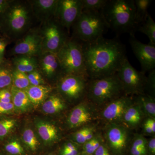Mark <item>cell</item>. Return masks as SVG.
<instances>
[{"instance_id": "obj_1", "label": "cell", "mask_w": 155, "mask_h": 155, "mask_svg": "<svg viewBox=\"0 0 155 155\" xmlns=\"http://www.w3.org/2000/svg\"><path fill=\"white\" fill-rule=\"evenodd\" d=\"M87 74L89 79L115 75L126 58V47L119 39L101 37L81 43Z\"/></svg>"}, {"instance_id": "obj_2", "label": "cell", "mask_w": 155, "mask_h": 155, "mask_svg": "<svg viewBox=\"0 0 155 155\" xmlns=\"http://www.w3.org/2000/svg\"><path fill=\"white\" fill-rule=\"evenodd\" d=\"M135 11L134 0H107L101 12L110 28L117 35H134Z\"/></svg>"}, {"instance_id": "obj_3", "label": "cell", "mask_w": 155, "mask_h": 155, "mask_svg": "<svg viewBox=\"0 0 155 155\" xmlns=\"http://www.w3.org/2000/svg\"><path fill=\"white\" fill-rule=\"evenodd\" d=\"M0 28L11 39L19 38L27 32L33 17L30 4L22 1H11L2 15Z\"/></svg>"}, {"instance_id": "obj_4", "label": "cell", "mask_w": 155, "mask_h": 155, "mask_svg": "<svg viewBox=\"0 0 155 155\" xmlns=\"http://www.w3.org/2000/svg\"><path fill=\"white\" fill-rule=\"evenodd\" d=\"M72 28L71 37L84 43L103 36L110 27L101 11L82 10Z\"/></svg>"}, {"instance_id": "obj_5", "label": "cell", "mask_w": 155, "mask_h": 155, "mask_svg": "<svg viewBox=\"0 0 155 155\" xmlns=\"http://www.w3.org/2000/svg\"><path fill=\"white\" fill-rule=\"evenodd\" d=\"M125 95L122 84L116 74L89 80L86 98L94 105H105Z\"/></svg>"}, {"instance_id": "obj_6", "label": "cell", "mask_w": 155, "mask_h": 155, "mask_svg": "<svg viewBox=\"0 0 155 155\" xmlns=\"http://www.w3.org/2000/svg\"><path fill=\"white\" fill-rule=\"evenodd\" d=\"M57 55L64 75H83L88 77L82 45L79 41L70 37Z\"/></svg>"}, {"instance_id": "obj_7", "label": "cell", "mask_w": 155, "mask_h": 155, "mask_svg": "<svg viewBox=\"0 0 155 155\" xmlns=\"http://www.w3.org/2000/svg\"><path fill=\"white\" fill-rule=\"evenodd\" d=\"M116 74L121 81L125 95L144 94L147 78L145 73L136 70L127 57Z\"/></svg>"}, {"instance_id": "obj_8", "label": "cell", "mask_w": 155, "mask_h": 155, "mask_svg": "<svg viewBox=\"0 0 155 155\" xmlns=\"http://www.w3.org/2000/svg\"><path fill=\"white\" fill-rule=\"evenodd\" d=\"M43 24L40 31L42 52H50L57 54L70 38L69 33L55 18Z\"/></svg>"}, {"instance_id": "obj_9", "label": "cell", "mask_w": 155, "mask_h": 155, "mask_svg": "<svg viewBox=\"0 0 155 155\" xmlns=\"http://www.w3.org/2000/svg\"><path fill=\"white\" fill-rule=\"evenodd\" d=\"M89 79L83 75H64L58 81L59 95L64 100L75 101L86 97Z\"/></svg>"}, {"instance_id": "obj_10", "label": "cell", "mask_w": 155, "mask_h": 155, "mask_svg": "<svg viewBox=\"0 0 155 155\" xmlns=\"http://www.w3.org/2000/svg\"><path fill=\"white\" fill-rule=\"evenodd\" d=\"M127 128L122 124L107 123L104 129L106 145L114 155H123L129 141L130 134Z\"/></svg>"}, {"instance_id": "obj_11", "label": "cell", "mask_w": 155, "mask_h": 155, "mask_svg": "<svg viewBox=\"0 0 155 155\" xmlns=\"http://www.w3.org/2000/svg\"><path fill=\"white\" fill-rule=\"evenodd\" d=\"M82 11L81 0H58L55 19L69 33Z\"/></svg>"}, {"instance_id": "obj_12", "label": "cell", "mask_w": 155, "mask_h": 155, "mask_svg": "<svg viewBox=\"0 0 155 155\" xmlns=\"http://www.w3.org/2000/svg\"><path fill=\"white\" fill-rule=\"evenodd\" d=\"M42 52L41 37L40 31L33 30L27 31L17 41L11 50V54L38 58Z\"/></svg>"}, {"instance_id": "obj_13", "label": "cell", "mask_w": 155, "mask_h": 155, "mask_svg": "<svg viewBox=\"0 0 155 155\" xmlns=\"http://www.w3.org/2000/svg\"><path fill=\"white\" fill-rule=\"evenodd\" d=\"M133 103L132 97L122 96L106 104L101 111L100 116L107 123L122 124L125 112Z\"/></svg>"}, {"instance_id": "obj_14", "label": "cell", "mask_w": 155, "mask_h": 155, "mask_svg": "<svg viewBox=\"0 0 155 155\" xmlns=\"http://www.w3.org/2000/svg\"><path fill=\"white\" fill-rule=\"evenodd\" d=\"M93 105L87 100L75 106L67 117L68 127L70 129H74L90 124L97 116L96 112Z\"/></svg>"}, {"instance_id": "obj_15", "label": "cell", "mask_w": 155, "mask_h": 155, "mask_svg": "<svg viewBox=\"0 0 155 155\" xmlns=\"http://www.w3.org/2000/svg\"><path fill=\"white\" fill-rule=\"evenodd\" d=\"M129 43L134 54L140 64L142 72L146 73L155 68V45L145 44L130 35Z\"/></svg>"}, {"instance_id": "obj_16", "label": "cell", "mask_w": 155, "mask_h": 155, "mask_svg": "<svg viewBox=\"0 0 155 155\" xmlns=\"http://www.w3.org/2000/svg\"><path fill=\"white\" fill-rule=\"evenodd\" d=\"M38 70L48 79L56 78L59 80L64 74L57 54L43 52L38 57Z\"/></svg>"}, {"instance_id": "obj_17", "label": "cell", "mask_w": 155, "mask_h": 155, "mask_svg": "<svg viewBox=\"0 0 155 155\" xmlns=\"http://www.w3.org/2000/svg\"><path fill=\"white\" fill-rule=\"evenodd\" d=\"M58 0H34L28 1L32 14L41 23L54 19Z\"/></svg>"}, {"instance_id": "obj_18", "label": "cell", "mask_w": 155, "mask_h": 155, "mask_svg": "<svg viewBox=\"0 0 155 155\" xmlns=\"http://www.w3.org/2000/svg\"><path fill=\"white\" fill-rule=\"evenodd\" d=\"M145 118L139 106L133 103L125 112L122 125L128 130L134 129L141 125Z\"/></svg>"}, {"instance_id": "obj_19", "label": "cell", "mask_w": 155, "mask_h": 155, "mask_svg": "<svg viewBox=\"0 0 155 155\" xmlns=\"http://www.w3.org/2000/svg\"><path fill=\"white\" fill-rule=\"evenodd\" d=\"M36 126L39 135L46 144H52L59 139V130L55 125L40 120L36 122Z\"/></svg>"}, {"instance_id": "obj_20", "label": "cell", "mask_w": 155, "mask_h": 155, "mask_svg": "<svg viewBox=\"0 0 155 155\" xmlns=\"http://www.w3.org/2000/svg\"><path fill=\"white\" fill-rule=\"evenodd\" d=\"M32 105L37 107L47 99L52 91L51 86L40 85L38 86L30 85L24 90Z\"/></svg>"}, {"instance_id": "obj_21", "label": "cell", "mask_w": 155, "mask_h": 155, "mask_svg": "<svg viewBox=\"0 0 155 155\" xmlns=\"http://www.w3.org/2000/svg\"><path fill=\"white\" fill-rule=\"evenodd\" d=\"M14 69L28 74L38 69V58L26 56H15L12 61Z\"/></svg>"}, {"instance_id": "obj_22", "label": "cell", "mask_w": 155, "mask_h": 155, "mask_svg": "<svg viewBox=\"0 0 155 155\" xmlns=\"http://www.w3.org/2000/svg\"><path fill=\"white\" fill-rule=\"evenodd\" d=\"M12 94V102L14 110L19 113H25L31 107V103L24 90L19 89L12 86L11 89Z\"/></svg>"}, {"instance_id": "obj_23", "label": "cell", "mask_w": 155, "mask_h": 155, "mask_svg": "<svg viewBox=\"0 0 155 155\" xmlns=\"http://www.w3.org/2000/svg\"><path fill=\"white\" fill-rule=\"evenodd\" d=\"M132 98L134 103L139 106L146 118L155 119V98L145 94L134 95Z\"/></svg>"}, {"instance_id": "obj_24", "label": "cell", "mask_w": 155, "mask_h": 155, "mask_svg": "<svg viewBox=\"0 0 155 155\" xmlns=\"http://www.w3.org/2000/svg\"><path fill=\"white\" fill-rule=\"evenodd\" d=\"M65 101L60 95L54 94L48 97L43 103L42 110L47 114H58L66 108Z\"/></svg>"}, {"instance_id": "obj_25", "label": "cell", "mask_w": 155, "mask_h": 155, "mask_svg": "<svg viewBox=\"0 0 155 155\" xmlns=\"http://www.w3.org/2000/svg\"><path fill=\"white\" fill-rule=\"evenodd\" d=\"M96 128L91 124L85 125L77 130L72 137L73 142L78 145H83L94 137Z\"/></svg>"}, {"instance_id": "obj_26", "label": "cell", "mask_w": 155, "mask_h": 155, "mask_svg": "<svg viewBox=\"0 0 155 155\" xmlns=\"http://www.w3.org/2000/svg\"><path fill=\"white\" fill-rule=\"evenodd\" d=\"M134 2L135 8L134 21L137 30V27L144 22L149 14L148 10L153 2V1L134 0Z\"/></svg>"}, {"instance_id": "obj_27", "label": "cell", "mask_w": 155, "mask_h": 155, "mask_svg": "<svg viewBox=\"0 0 155 155\" xmlns=\"http://www.w3.org/2000/svg\"><path fill=\"white\" fill-rule=\"evenodd\" d=\"M130 153L131 155H148L147 140L142 134H137L131 142Z\"/></svg>"}, {"instance_id": "obj_28", "label": "cell", "mask_w": 155, "mask_h": 155, "mask_svg": "<svg viewBox=\"0 0 155 155\" xmlns=\"http://www.w3.org/2000/svg\"><path fill=\"white\" fill-rule=\"evenodd\" d=\"M137 30L147 36L150 44L155 45V22L150 14L144 22L139 25Z\"/></svg>"}, {"instance_id": "obj_29", "label": "cell", "mask_w": 155, "mask_h": 155, "mask_svg": "<svg viewBox=\"0 0 155 155\" xmlns=\"http://www.w3.org/2000/svg\"><path fill=\"white\" fill-rule=\"evenodd\" d=\"M13 67L3 62L0 64V90L9 89L12 86Z\"/></svg>"}, {"instance_id": "obj_30", "label": "cell", "mask_w": 155, "mask_h": 155, "mask_svg": "<svg viewBox=\"0 0 155 155\" xmlns=\"http://www.w3.org/2000/svg\"><path fill=\"white\" fill-rule=\"evenodd\" d=\"M22 141L25 146L31 152L36 151L38 147L39 142L34 131L31 128H25L22 134Z\"/></svg>"}, {"instance_id": "obj_31", "label": "cell", "mask_w": 155, "mask_h": 155, "mask_svg": "<svg viewBox=\"0 0 155 155\" xmlns=\"http://www.w3.org/2000/svg\"><path fill=\"white\" fill-rule=\"evenodd\" d=\"M12 86L19 89L25 90L30 86L27 75L13 68Z\"/></svg>"}, {"instance_id": "obj_32", "label": "cell", "mask_w": 155, "mask_h": 155, "mask_svg": "<svg viewBox=\"0 0 155 155\" xmlns=\"http://www.w3.org/2000/svg\"><path fill=\"white\" fill-rule=\"evenodd\" d=\"M103 142H104V140L101 136L96 134L93 138L83 145L81 154L94 155Z\"/></svg>"}, {"instance_id": "obj_33", "label": "cell", "mask_w": 155, "mask_h": 155, "mask_svg": "<svg viewBox=\"0 0 155 155\" xmlns=\"http://www.w3.org/2000/svg\"><path fill=\"white\" fill-rule=\"evenodd\" d=\"M82 10L101 11L104 8L107 0H81Z\"/></svg>"}, {"instance_id": "obj_34", "label": "cell", "mask_w": 155, "mask_h": 155, "mask_svg": "<svg viewBox=\"0 0 155 155\" xmlns=\"http://www.w3.org/2000/svg\"><path fill=\"white\" fill-rule=\"evenodd\" d=\"M16 124L14 119H0V140H3L13 130Z\"/></svg>"}, {"instance_id": "obj_35", "label": "cell", "mask_w": 155, "mask_h": 155, "mask_svg": "<svg viewBox=\"0 0 155 155\" xmlns=\"http://www.w3.org/2000/svg\"><path fill=\"white\" fill-rule=\"evenodd\" d=\"M5 150L10 155H24L25 153L23 147L19 141L11 140L5 145Z\"/></svg>"}, {"instance_id": "obj_36", "label": "cell", "mask_w": 155, "mask_h": 155, "mask_svg": "<svg viewBox=\"0 0 155 155\" xmlns=\"http://www.w3.org/2000/svg\"><path fill=\"white\" fill-rule=\"evenodd\" d=\"M155 69L150 71L148 76L147 77L145 94L155 98Z\"/></svg>"}, {"instance_id": "obj_37", "label": "cell", "mask_w": 155, "mask_h": 155, "mask_svg": "<svg viewBox=\"0 0 155 155\" xmlns=\"http://www.w3.org/2000/svg\"><path fill=\"white\" fill-rule=\"evenodd\" d=\"M27 75L30 85L38 86L45 84L42 75L41 74L38 69L28 73Z\"/></svg>"}, {"instance_id": "obj_38", "label": "cell", "mask_w": 155, "mask_h": 155, "mask_svg": "<svg viewBox=\"0 0 155 155\" xmlns=\"http://www.w3.org/2000/svg\"><path fill=\"white\" fill-rule=\"evenodd\" d=\"M14 110L12 102L6 103L0 101V115L11 114Z\"/></svg>"}, {"instance_id": "obj_39", "label": "cell", "mask_w": 155, "mask_h": 155, "mask_svg": "<svg viewBox=\"0 0 155 155\" xmlns=\"http://www.w3.org/2000/svg\"><path fill=\"white\" fill-rule=\"evenodd\" d=\"M0 101L6 103L12 102L11 89H3L0 90Z\"/></svg>"}, {"instance_id": "obj_40", "label": "cell", "mask_w": 155, "mask_h": 155, "mask_svg": "<svg viewBox=\"0 0 155 155\" xmlns=\"http://www.w3.org/2000/svg\"><path fill=\"white\" fill-rule=\"evenodd\" d=\"M94 155H111V153L107 145L103 142L95 152Z\"/></svg>"}, {"instance_id": "obj_41", "label": "cell", "mask_w": 155, "mask_h": 155, "mask_svg": "<svg viewBox=\"0 0 155 155\" xmlns=\"http://www.w3.org/2000/svg\"><path fill=\"white\" fill-rule=\"evenodd\" d=\"M8 43V41L5 39L0 38V64L4 61V55Z\"/></svg>"}, {"instance_id": "obj_42", "label": "cell", "mask_w": 155, "mask_h": 155, "mask_svg": "<svg viewBox=\"0 0 155 155\" xmlns=\"http://www.w3.org/2000/svg\"><path fill=\"white\" fill-rule=\"evenodd\" d=\"M148 153L151 155H155V136L153 137L152 138L147 140Z\"/></svg>"}, {"instance_id": "obj_43", "label": "cell", "mask_w": 155, "mask_h": 155, "mask_svg": "<svg viewBox=\"0 0 155 155\" xmlns=\"http://www.w3.org/2000/svg\"><path fill=\"white\" fill-rule=\"evenodd\" d=\"M143 133L146 135L153 136H153H155V134L153 132L151 128L144 120L143 122Z\"/></svg>"}, {"instance_id": "obj_44", "label": "cell", "mask_w": 155, "mask_h": 155, "mask_svg": "<svg viewBox=\"0 0 155 155\" xmlns=\"http://www.w3.org/2000/svg\"><path fill=\"white\" fill-rule=\"evenodd\" d=\"M11 1L7 0H0V15L5 12L6 9L8 7Z\"/></svg>"}, {"instance_id": "obj_45", "label": "cell", "mask_w": 155, "mask_h": 155, "mask_svg": "<svg viewBox=\"0 0 155 155\" xmlns=\"http://www.w3.org/2000/svg\"><path fill=\"white\" fill-rule=\"evenodd\" d=\"M144 121L149 125L150 127L151 128L153 132L155 133V119L154 118H150V117H146L145 118Z\"/></svg>"}, {"instance_id": "obj_46", "label": "cell", "mask_w": 155, "mask_h": 155, "mask_svg": "<svg viewBox=\"0 0 155 155\" xmlns=\"http://www.w3.org/2000/svg\"><path fill=\"white\" fill-rule=\"evenodd\" d=\"M81 155H94L87 154H81Z\"/></svg>"}, {"instance_id": "obj_47", "label": "cell", "mask_w": 155, "mask_h": 155, "mask_svg": "<svg viewBox=\"0 0 155 155\" xmlns=\"http://www.w3.org/2000/svg\"><path fill=\"white\" fill-rule=\"evenodd\" d=\"M47 155H55L53 153H50V154H48Z\"/></svg>"}, {"instance_id": "obj_48", "label": "cell", "mask_w": 155, "mask_h": 155, "mask_svg": "<svg viewBox=\"0 0 155 155\" xmlns=\"http://www.w3.org/2000/svg\"><path fill=\"white\" fill-rule=\"evenodd\" d=\"M0 155H3L2 154L0 153Z\"/></svg>"}, {"instance_id": "obj_49", "label": "cell", "mask_w": 155, "mask_h": 155, "mask_svg": "<svg viewBox=\"0 0 155 155\" xmlns=\"http://www.w3.org/2000/svg\"><path fill=\"white\" fill-rule=\"evenodd\" d=\"M0 38H1V37H0Z\"/></svg>"}]
</instances>
